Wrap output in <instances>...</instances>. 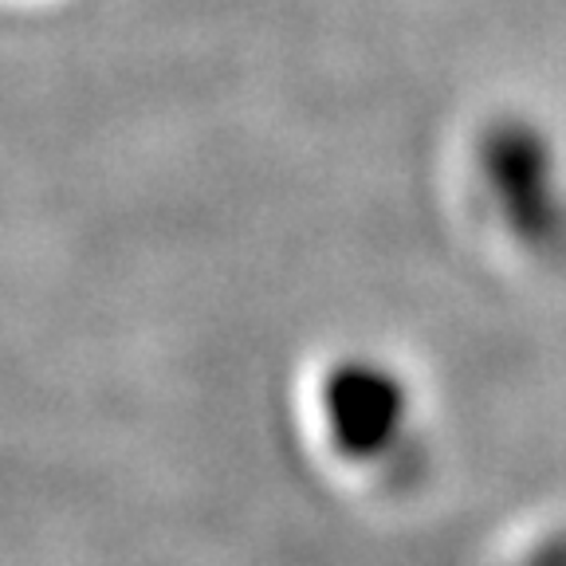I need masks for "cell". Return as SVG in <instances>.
Returning a JSON list of instances; mask_svg holds the SVG:
<instances>
[{
  "mask_svg": "<svg viewBox=\"0 0 566 566\" xmlns=\"http://www.w3.org/2000/svg\"><path fill=\"white\" fill-rule=\"evenodd\" d=\"M469 166L495 224L527 256L566 252V161L555 134L523 111H495L469 142Z\"/></svg>",
  "mask_w": 566,
  "mask_h": 566,
  "instance_id": "6da1fadb",
  "label": "cell"
},
{
  "mask_svg": "<svg viewBox=\"0 0 566 566\" xmlns=\"http://www.w3.org/2000/svg\"><path fill=\"white\" fill-rule=\"evenodd\" d=\"M323 409L335 449L350 460H374L406 424V386L381 363L343 358L323 381Z\"/></svg>",
  "mask_w": 566,
  "mask_h": 566,
  "instance_id": "7a4b0ae2",
  "label": "cell"
},
{
  "mask_svg": "<svg viewBox=\"0 0 566 566\" xmlns=\"http://www.w3.org/2000/svg\"><path fill=\"white\" fill-rule=\"evenodd\" d=\"M539 566H566V555H543Z\"/></svg>",
  "mask_w": 566,
  "mask_h": 566,
  "instance_id": "3957f363",
  "label": "cell"
}]
</instances>
